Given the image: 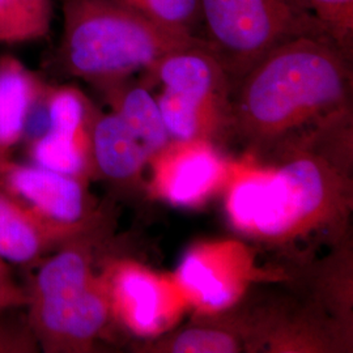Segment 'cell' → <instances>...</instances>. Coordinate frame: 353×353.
<instances>
[{"instance_id":"obj_4","label":"cell","mask_w":353,"mask_h":353,"mask_svg":"<svg viewBox=\"0 0 353 353\" xmlns=\"http://www.w3.org/2000/svg\"><path fill=\"white\" fill-rule=\"evenodd\" d=\"M99 230L64 243L37 265L26 307L32 336L43 352H88L113 323L94 268Z\"/></svg>"},{"instance_id":"obj_8","label":"cell","mask_w":353,"mask_h":353,"mask_svg":"<svg viewBox=\"0 0 353 353\" xmlns=\"http://www.w3.org/2000/svg\"><path fill=\"white\" fill-rule=\"evenodd\" d=\"M0 189L51 221L71 227L100 225L87 182L80 178L8 159L0 166Z\"/></svg>"},{"instance_id":"obj_14","label":"cell","mask_w":353,"mask_h":353,"mask_svg":"<svg viewBox=\"0 0 353 353\" xmlns=\"http://www.w3.org/2000/svg\"><path fill=\"white\" fill-rule=\"evenodd\" d=\"M90 148L94 173L117 183L135 181L154 159L138 132L113 110L96 114Z\"/></svg>"},{"instance_id":"obj_21","label":"cell","mask_w":353,"mask_h":353,"mask_svg":"<svg viewBox=\"0 0 353 353\" xmlns=\"http://www.w3.org/2000/svg\"><path fill=\"white\" fill-rule=\"evenodd\" d=\"M34 348H37V343L32 334L26 335L0 330V353L34 352Z\"/></svg>"},{"instance_id":"obj_5","label":"cell","mask_w":353,"mask_h":353,"mask_svg":"<svg viewBox=\"0 0 353 353\" xmlns=\"http://www.w3.org/2000/svg\"><path fill=\"white\" fill-rule=\"evenodd\" d=\"M196 37L233 85L279 46L301 37L328 39L305 0H198Z\"/></svg>"},{"instance_id":"obj_20","label":"cell","mask_w":353,"mask_h":353,"mask_svg":"<svg viewBox=\"0 0 353 353\" xmlns=\"http://www.w3.org/2000/svg\"><path fill=\"white\" fill-rule=\"evenodd\" d=\"M26 303L28 290L17 283L10 263L0 258V316L16 307H26Z\"/></svg>"},{"instance_id":"obj_17","label":"cell","mask_w":353,"mask_h":353,"mask_svg":"<svg viewBox=\"0 0 353 353\" xmlns=\"http://www.w3.org/2000/svg\"><path fill=\"white\" fill-rule=\"evenodd\" d=\"M153 23L176 33L196 37L198 0H118ZM198 38V37H196Z\"/></svg>"},{"instance_id":"obj_2","label":"cell","mask_w":353,"mask_h":353,"mask_svg":"<svg viewBox=\"0 0 353 353\" xmlns=\"http://www.w3.org/2000/svg\"><path fill=\"white\" fill-rule=\"evenodd\" d=\"M270 169L240 168L228 176L225 208L241 233L287 246L339 223L348 210V181L331 159L293 150Z\"/></svg>"},{"instance_id":"obj_19","label":"cell","mask_w":353,"mask_h":353,"mask_svg":"<svg viewBox=\"0 0 353 353\" xmlns=\"http://www.w3.org/2000/svg\"><path fill=\"white\" fill-rule=\"evenodd\" d=\"M168 352L233 353L240 352V339L223 327L201 326L182 330L165 343Z\"/></svg>"},{"instance_id":"obj_12","label":"cell","mask_w":353,"mask_h":353,"mask_svg":"<svg viewBox=\"0 0 353 353\" xmlns=\"http://www.w3.org/2000/svg\"><path fill=\"white\" fill-rule=\"evenodd\" d=\"M99 227L51 221L0 189V258L10 265H38L64 243Z\"/></svg>"},{"instance_id":"obj_9","label":"cell","mask_w":353,"mask_h":353,"mask_svg":"<svg viewBox=\"0 0 353 353\" xmlns=\"http://www.w3.org/2000/svg\"><path fill=\"white\" fill-rule=\"evenodd\" d=\"M100 276L110 303L113 322L147 336L170 319V290L159 276L128 261H110Z\"/></svg>"},{"instance_id":"obj_15","label":"cell","mask_w":353,"mask_h":353,"mask_svg":"<svg viewBox=\"0 0 353 353\" xmlns=\"http://www.w3.org/2000/svg\"><path fill=\"white\" fill-rule=\"evenodd\" d=\"M110 110L134 128L156 157L170 143L159 105L150 87L134 76L99 88Z\"/></svg>"},{"instance_id":"obj_11","label":"cell","mask_w":353,"mask_h":353,"mask_svg":"<svg viewBox=\"0 0 353 353\" xmlns=\"http://www.w3.org/2000/svg\"><path fill=\"white\" fill-rule=\"evenodd\" d=\"M243 254L233 245L190 250L178 265V287L202 310L227 309L242 294L248 279L249 263Z\"/></svg>"},{"instance_id":"obj_18","label":"cell","mask_w":353,"mask_h":353,"mask_svg":"<svg viewBox=\"0 0 353 353\" xmlns=\"http://www.w3.org/2000/svg\"><path fill=\"white\" fill-rule=\"evenodd\" d=\"M331 42L352 58L353 0H305Z\"/></svg>"},{"instance_id":"obj_10","label":"cell","mask_w":353,"mask_h":353,"mask_svg":"<svg viewBox=\"0 0 353 353\" xmlns=\"http://www.w3.org/2000/svg\"><path fill=\"white\" fill-rule=\"evenodd\" d=\"M214 147L203 140L170 141L153 159V185L160 196L176 205H195L221 188L230 170Z\"/></svg>"},{"instance_id":"obj_22","label":"cell","mask_w":353,"mask_h":353,"mask_svg":"<svg viewBox=\"0 0 353 353\" xmlns=\"http://www.w3.org/2000/svg\"><path fill=\"white\" fill-rule=\"evenodd\" d=\"M8 159H11V153H8V152L1 151L0 150V166L4 164Z\"/></svg>"},{"instance_id":"obj_6","label":"cell","mask_w":353,"mask_h":353,"mask_svg":"<svg viewBox=\"0 0 353 353\" xmlns=\"http://www.w3.org/2000/svg\"><path fill=\"white\" fill-rule=\"evenodd\" d=\"M141 81L153 94L170 141L214 143L233 135V81L203 43L165 55Z\"/></svg>"},{"instance_id":"obj_7","label":"cell","mask_w":353,"mask_h":353,"mask_svg":"<svg viewBox=\"0 0 353 353\" xmlns=\"http://www.w3.org/2000/svg\"><path fill=\"white\" fill-rule=\"evenodd\" d=\"M97 112L81 89L50 83L24 138L29 161L87 182L96 174L90 135Z\"/></svg>"},{"instance_id":"obj_16","label":"cell","mask_w":353,"mask_h":353,"mask_svg":"<svg viewBox=\"0 0 353 353\" xmlns=\"http://www.w3.org/2000/svg\"><path fill=\"white\" fill-rule=\"evenodd\" d=\"M54 0H0V45L36 42L50 34Z\"/></svg>"},{"instance_id":"obj_1","label":"cell","mask_w":353,"mask_h":353,"mask_svg":"<svg viewBox=\"0 0 353 353\" xmlns=\"http://www.w3.org/2000/svg\"><path fill=\"white\" fill-rule=\"evenodd\" d=\"M351 61L322 38H297L268 52L233 85V135L255 151L283 154L348 131Z\"/></svg>"},{"instance_id":"obj_3","label":"cell","mask_w":353,"mask_h":353,"mask_svg":"<svg viewBox=\"0 0 353 353\" xmlns=\"http://www.w3.org/2000/svg\"><path fill=\"white\" fill-rule=\"evenodd\" d=\"M198 43L199 38L169 30L118 0H63L62 33L50 65L99 89Z\"/></svg>"},{"instance_id":"obj_13","label":"cell","mask_w":353,"mask_h":353,"mask_svg":"<svg viewBox=\"0 0 353 353\" xmlns=\"http://www.w3.org/2000/svg\"><path fill=\"white\" fill-rule=\"evenodd\" d=\"M49 81L12 54L0 55V150L11 153L26 138Z\"/></svg>"}]
</instances>
